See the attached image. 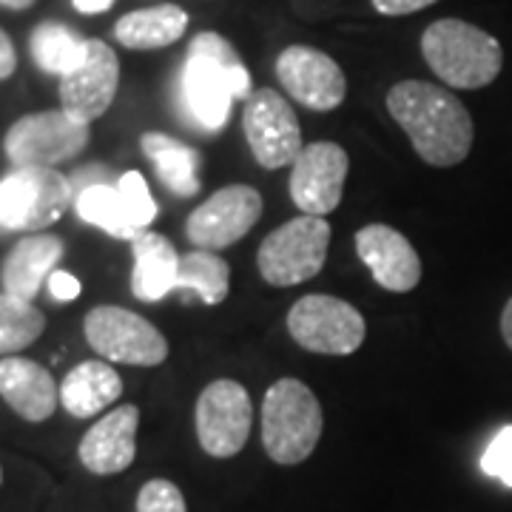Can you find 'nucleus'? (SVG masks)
I'll list each match as a JSON object with an SVG mask.
<instances>
[{
    "instance_id": "nucleus-5",
    "label": "nucleus",
    "mask_w": 512,
    "mask_h": 512,
    "mask_svg": "<svg viewBox=\"0 0 512 512\" xmlns=\"http://www.w3.org/2000/svg\"><path fill=\"white\" fill-rule=\"evenodd\" d=\"M330 245V225L325 217H296L279 225L262 239L256 265L268 285L291 288L302 285L325 268Z\"/></svg>"
},
{
    "instance_id": "nucleus-6",
    "label": "nucleus",
    "mask_w": 512,
    "mask_h": 512,
    "mask_svg": "<svg viewBox=\"0 0 512 512\" xmlns=\"http://www.w3.org/2000/svg\"><path fill=\"white\" fill-rule=\"evenodd\" d=\"M72 200V180L57 168H15L0 180V228L43 231L69 211Z\"/></svg>"
},
{
    "instance_id": "nucleus-19",
    "label": "nucleus",
    "mask_w": 512,
    "mask_h": 512,
    "mask_svg": "<svg viewBox=\"0 0 512 512\" xmlns=\"http://www.w3.org/2000/svg\"><path fill=\"white\" fill-rule=\"evenodd\" d=\"M63 256V239L55 234H35L20 239L3 262V291L32 302L43 282L55 274Z\"/></svg>"
},
{
    "instance_id": "nucleus-28",
    "label": "nucleus",
    "mask_w": 512,
    "mask_h": 512,
    "mask_svg": "<svg viewBox=\"0 0 512 512\" xmlns=\"http://www.w3.org/2000/svg\"><path fill=\"white\" fill-rule=\"evenodd\" d=\"M117 191H120V197L126 202V211L131 222L140 231H146L148 225L154 222V217H157V202H154L151 191H148L146 177L140 171H126L117 180Z\"/></svg>"
},
{
    "instance_id": "nucleus-37",
    "label": "nucleus",
    "mask_w": 512,
    "mask_h": 512,
    "mask_svg": "<svg viewBox=\"0 0 512 512\" xmlns=\"http://www.w3.org/2000/svg\"><path fill=\"white\" fill-rule=\"evenodd\" d=\"M0 484H3V470H0Z\"/></svg>"
},
{
    "instance_id": "nucleus-26",
    "label": "nucleus",
    "mask_w": 512,
    "mask_h": 512,
    "mask_svg": "<svg viewBox=\"0 0 512 512\" xmlns=\"http://www.w3.org/2000/svg\"><path fill=\"white\" fill-rule=\"evenodd\" d=\"M231 288V268L214 251H191L180 259L177 291L200 296L205 305H220Z\"/></svg>"
},
{
    "instance_id": "nucleus-9",
    "label": "nucleus",
    "mask_w": 512,
    "mask_h": 512,
    "mask_svg": "<svg viewBox=\"0 0 512 512\" xmlns=\"http://www.w3.org/2000/svg\"><path fill=\"white\" fill-rule=\"evenodd\" d=\"M86 342L106 362L137 367H157L168 359V342L140 313L100 305L86 313Z\"/></svg>"
},
{
    "instance_id": "nucleus-29",
    "label": "nucleus",
    "mask_w": 512,
    "mask_h": 512,
    "mask_svg": "<svg viewBox=\"0 0 512 512\" xmlns=\"http://www.w3.org/2000/svg\"><path fill=\"white\" fill-rule=\"evenodd\" d=\"M137 512H188L183 490L168 478H151L137 495Z\"/></svg>"
},
{
    "instance_id": "nucleus-13",
    "label": "nucleus",
    "mask_w": 512,
    "mask_h": 512,
    "mask_svg": "<svg viewBox=\"0 0 512 512\" xmlns=\"http://www.w3.org/2000/svg\"><path fill=\"white\" fill-rule=\"evenodd\" d=\"M276 77L299 106L311 111L339 109L348 97L342 66L313 46H288L276 57Z\"/></svg>"
},
{
    "instance_id": "nucleus-7",
    "label": "nucleus",
    "mask_w": 512,
    "mask_h": 512,
    "mask_svg": "<svg viewBox=\"0 0 512 512\" xmlns=\"http://www.w3.org/2000/svg\"><path fill=\"white\" fill-rule=\"evenodd\" d=\"M89 134V123L74 120L63 109L35 111L6 131L3 151L15 168H55L83 154Z\"/></svg>"
},
{
    "instance_id": "nucleus-1",
    "label": "nucleus",
    "mask_w": 512,
    "mask_h": 512,
    "mask_svg": "<svg viewBox=\"0 0 512 512\" xmlns=\"http://www.w3.org/2000/svg\"><path fill=\"white\" fill-rule=\"evenodd\" d=\"M387 111L427 165L450 168L467 160L476 128L450 89L427 80H402L387 92Z\"/></svg>"
},
{
    "instance_id": "nucleus-24",
    "label": "nucleus",
    "mask_w": 512,
    "mask_h": 512,
    "mask_svg": "<svg viewBox=\"0 0 512 512\" xmlns=\"http://www.w3.org/2000/svg\"><path fill=\"white\" fill-rule=\"evenodd\" d=\"M32 57H35L37 69L46 74H66L77 69L86 57L89 49V37L77 35L74 29L63 26V23H40L32 32Z\"/></svg>"
},
{
    "instance_id": "nucleus-34",
    "label": "nucleus",
    "mask_w": 512,
    "mask_h": 512,
    "mask_svg": "<svg viewBox=\"0 0 512 512\" xmlns=\"http://www.w3.org/2000/svg\"><path fill=\"white\" fill-rule=\"evenodd\" d=\"M72 3L80 15H103L114 6V0H72Z\"/></svg>"
},
{
    "instance_id": "nucleus-18",
    "label": "nucleus",
    "mask_w": 512,
    "mask_h": 512,
    "mask_svg": "<svg viewBox=\"0 0 512 512\" xmlns=\"http://www.w3.org/2000/svg\"><path fill=\"white\" fill-rule=\"evenodd\" d=\"M0 396L20 419L46 421L55 416L60 402V384L35 359L6 356L0 359Z\"/></svg>"
},
{
    "instance_id": "nucleus-25",
    "label": "nucleus",
    "mask_w": 512,
    "mask_h": 512,
    "mask_svg": "<svg viewBox=\"0 0 512 512\" xmlns=\"http://www.w3.org/2000/svg\"><path fill=\"white\" fill-rule=\"evenodd\" d=\"M74 208H77L80 220H86L89 225H97L100 231H106L114 239L134 242L143 234L128 217L126 202L120 197L117 185H89V188H83L74 197Z\"/></svg>"
},
{
    "instance_id": "nucleus-32",
    "label": "nucleus",
    "mask_w": 512,
    "mask_h": 512,
    "mask_svg": "<svg viewBox=\"0 0 512 512\" xmlns=\"http://www.w3.org/2000/svg\"><path fill=\"white\" fill-rule=\"evenodd\" d=\"M49 293L55 296L57 302H74L80 296V282L66 271H55L49 276Z\"/></svg>"
},
{
    "instance_id": "nucleus-15",
    "label": "nucleus",
    "mask_w": 512,
    "mask_h": 512,
    "mask_svg": "<svg viewBox=\"0 0 512 512\" xmlns=\"http://www.w3.org/2000/svg\"><path fill=\"white\" fill-rule=\"evenodd\" d=\"M120 86V60L109 43L92 37L83 63L60 77V106L74 120L89 123L100 120L117 97Z\"/></svg>"
},
{
    "instance_id": "nucleus-14",
    "label": "nucleus",
    "mask_w": 512,
    "mask_h": 512,
    "mask_svg": "<svg viewBox=\"0 0 512 512\" xmlns=\"http://www.w3.org/2000/svg\"><path fill=\"white\" fill-rule=\"evenodd\" d=\"M350 160L336 143H311L293 160L291 200L308 217H328L342 202Z\"/></svg>"
},
{
    "instance_id": "nucleus-12",
    "label": "nucleus",
    "mask_w": 512,
    "mask_h": 512,
    "mask_svg": "<svg viewBox=\"0 0 512 512\" xmlns=\"http://www.w3.org/2000/svg\"><path fill=\"white\" fill-rule=\"evenodd\" d=\"M262 217V197L251 185L220 188L191 211L185 237L200 251H220L245 237Z\"/></svg>"
},
{
    "instance_id": "nucleus-10",
    "label": "nucleus",
    "mask_w": 512,
    "mask_h": 512,
    "mask_svg": "<svg viewBox=\"0 0 512 512\" xmlns=\"http://www.w3.org/2000/svg\"><path fill=\"white\" fill-rule=\"evenodd\" d=\"M242 131L251 146L254 160L262 168H285L302 151V128L291 103L276 89H256L245 100Z\"/></svg>"
},
{
    "instance_id": "nucleus-11",
    "label": "nucleus",
    "mask_w": 512,
    "mask_h": 512,
    "mask_svg": "<svg viewBox=\"0 0 512 512\" xmlns=\"http://www.w3.org/2000/svg\"><path fill=\"white\" fill-rule=\"evenodd\" d=\"M197 439L214 458L237 456L251 433L254 407L248 390L234 379L211 382L197 399Z\"/></svg>"
},
{
    "instance_id": "nucleus-8",
    "label": "nucleus",
    "mask_w": 512,
    "mask_h": 512,
    "mask_svg": "<svg viewBox=\"0 0 512 512\" xmlns=\"http://www.w3.org/2000/svg\"><path fill=\"white\" fill-rule=\"evenodd\" d=\"M288 333L299 348L319 356H350L365 342V316L328 293L302 296L288 313Z\"/></svg>"
},
{
    "instance_id": "nucleus-33",
    "label": "nucleus",
    "mask_w": 512,
    "mask_h": 512,
    "mask_svg": "<svg viewBox=\"0 0 512 512\" xmlns=\"http://www.w3.org/2000/svg\"><path fill=\"white\" fill-rule=\"evenodd\" d=\"M18 69V52H15V43L12 37L0 29V80H9Z\"/></svg>"
},
{
    "instance_id": "nucleus-30",
    "label": "nucleus",
    "mask_w": 512,
    "mask_h": 512,
    "mask_svg": "<svg viewBox=\"0 0 512 512\" xmlns=\"http://www.w3.org/2000/svg\"><path fill=\"white\" fill-rule=\"evenodd\" d=\"M481 470L495 481L512 487V427L498 430L495 439L487 444L484 458H481Z\"/></svg>"
},
{
    "instance_id": "nucleus-35",
    "label": "nucleus",
    "mask_w": 512,
    "mask_h": 512,
    "mask_svg": "<svg viewBox=\"0 0 512 512\" xmlns=\"http://www.w3.org/2000/svg\"><path fill=\"white\" fill-rule=\"evenodd\" d=\"M501 336H504L507 348L512 350V299L504 305V313H501Z\"/></svg>"
},
{
    "instance_id": "nucleus-16",
    "label": "nucleus",
    "mask_w": 512,
    "mask_h": 512,
    "mask_svg": "<svg viewBox=\"0 0 512 512\" xmlns=\"http://www.w3.org/2000/svg\"><path fill=\"white\" fill-rule=\"evenodd\" d=\"M356 254L384 291L407 293L421 282V259L413 242L390 225H365L356 234Z\"/></svg>"
},
{
    "instance_id": "nucleus-21",
    "label": "nucleus",
    "mask_w": 512,
    "mask_h": 512,
    "mask_svg": "<svg viewBox=\"0 0 512 512\" xmlns=\"http://www.w3.org/2000/svg\"><path fill=\"white\" fill-rule=\"evenodd\" d=\"M120 393H123L120 373L109 362L89 359L66 373L60 384V404L74 419H92L117 402Z\"/></svg>"
},
{
    "instance_id": "nucleus-31",
    "label": "nucleus",
    "mask_w": 512,
    "mask_h": 512,
    "mask_svg": "<svg viewBox=\"0 0 512 512\" xmlns=\"http://www.w3.org/2000/svg\"><path fill=\"white\" fill-rule=\"evenodd\" d=\"M373 9L384 15V18H402V15H413V12H421L439 0H370Z\"/></svg>"
},
{
    "instance_id": "nucleus-17",
    "label": "nucleus",
    "mask_w": 512,
    "mask_h": 512,
    "mask_svg": "<svg viewBox=\"0 0 512 512\" xmlns=\"http://www.w3.org/2000/svg\"><path fill=\"white\" fill-rule=\"evenodd\" d=\"M137 427L140 410L134 404H120L86 430L77 447L83 467L94 476H117L131 467L137 456Z\"/></svg>"
},
{
    "instance_id": "nucleus-36",
    "label": "nucleus",
    "mask_w": 512,
    "mask_h": 512,
    "mask_svg": "<svg viewBox=\"0 0 512 512\" xmlns=\"http://www.w3.org/2000/svg\"><path fill=\"white\" fill-rule=\"evenodd\" d=\"M37 0H0L3 9H12V12H23V9H32Z\"/></svg>"
},
{
    "instance_id": "nucleus-3",
    "label": "nucleus",
    "mask_w": 512,
    "mask_h": 512,
    "mask_svg": "<svg viewBox=\"0 0 512 512\" xmlns=\"http://www.w3.org/2000/svg\"><path fill=\"white\" fill-rule=\"evenodd\" d=\"M421 55L450 89H484L504 69V49L490 32L458 18L430 23L421 35Z\"/></svg>"
},
{
    "instance_id": "nucleus-20",
    "label": "nucleus",
    "mask_w": 512,
    "mask_h": 512,
    "mask_svg": "<svg viewBox=\"0 0 512 512\" xmlns=\"http://www.w3.org/2000/svg\"><path fill=\"white\" fill-rule=\"evenodd\" d=\"M134 254V274H131V288L134 296L143 302H160L168 293L177 291L180 279V259L171 239L154 231H143L131 242Z\"/></svg>"
},
{
    "instance_id": "nucleus-22",
    "label": "nucleus",
    "mask_w": 512,
    "mask_h": 512,
    "mask_svg": "<svg viewBox=\"0 0 512 512\" xmlns=\"http://www.w3.org/2000/svg\"><path fill=\"white\" fill-rule=\"evenodd\" d=\"M188 29V12L174 3H160L128 12L114 23V40L131 52H151L177 43Z\"/></svg>"
},
{
    "instance_id": "nucleus-23",
    "label": "nucleus",
    "mask_w": 512,
    "mask_h": 512,
    "mask_svg": "<svg viewBox=\"0 0 512 512\" xmlns=\"http://www.w3.org/2000/svg\"><path fill=\"white\" fill-rule=\"evenodd\" d=\"M140 146L154 165L160 183L171 194H177V197H197L200 194V154L194 148L168 137V134H160V131L143 134Z\"/></svg>"
},
{
    "instance_id": "nucleus-2",
    "label": "nucleus",
    "mask_w": 512,
    "mask_h": 512,
    "mask_svg": "<svg viewBox=\"0 0 512 512\" xmlns=\"http://www.w3.org/2000/svg\"><path fill=\"white\" fill-rule=\"evenodd\" d=\"M251 74L239 52L217 32H200L188 43L180 97L185 114L202 131H220L237 100L251 97Z\"/></svg>"
},
{
    "instance_id": "nucleus-4",
    "label": "nucleus",
    "mask_w": 512,
    "mask_h": 512,
    "mask_svg": "<svg viewBox=\"0 0 512 512\" xmlns=\"http://www.w3.org/2000/svg\"><path fill=\"white\" fill-rule=\"evenodd\" d=\"M322 404L299 379H279L262 399V444L276 464H302L322 439Z\"/></svg>"
},
{
    "instance_id": "nucleus-27",
    "label": "nucleus",
    "mask_w": 512,
    "mask_h": 512,
    "mask_svg": "<svg viewBox=\"0 0 512 512\" xmlns=\"http://www.w3.org/2000/svg\"><path fill=\"white\" fill-rule=\"evenodd\" d=\"M46 330V316L32 302L12 293H0V356L35 345Z\"/></svg>"
}]
</instances>
